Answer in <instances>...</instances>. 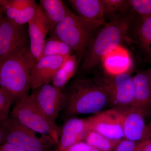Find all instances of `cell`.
Returning a JSON list of instances; mask_svg holds the SVG:
<instances>
[{"instance_id": "1", "label": "cell", "mask_w": 151, "mask_h": 151, "mask_svg": "<svg viewBox=\"0 0 151 151\" xmlns=\"http://www.w3.org/2000/svg\"><path fill=\"white\" fill-rule=\"evenodd\" d=\"M36 62L29 45L14 52L3 61L0 89L9 97L12 104L15 105L29 95L31 72Z\"/></svg>"}, {"instance_id": "2", "label": "cell", "mask_w": 151, "mask_h": 151, "mask_svg": "<svg viewBox=\"0 0 151 151\" xmlns=\"http://www.w3.org/2000/svg\"><path fill=\"white\" fill-rule=\"evenodd\" d=\"M65 93L66 100L63 110L66 116L97 114L110 104L105 87L90 79L76 80Z\"/></svg>"}, {"instance_id": "3", "label": "cell", "mask_w": 151, "mask_h": 151, "mask_svg": "<svg viewBox=\"0 0 151 151\" xmlns=\"http://www.w3.org/2000/svg\"><path fill=\"white\" fill-rule=\"evenodd\" d=\"M131 17L113 20L103 27L94 37L84 55L82 70H91L104 56L120 46L129 29Z\"/></svg>"}, {"instance_id": "4", "label": "cell", "mask_w": 151, "mask_h": 151, "mask_svg": "<svg viewBox=\"0 0 151 151\" xmlns=\"http://www.w3.org/2000/svg\"><path fill=\"white\" fill-rule=\"evenodd\" d=\"M96 29L69 9L65 18L50 31L53 32L52 37L66 44L75 52L79 61L84 57L94 39Z\"/></svg>"}, {"instance_id": "5", "label": "cell", "mask_w": 151, "mask_h": 151, "mask_svg": "<svg viewBox=\"0 0 151 151\" xmlns=\"http://www.w3.org/2000/svg\"><path fill=\"white\" fill-rule=\"evenodd\" d=\"M3 143L20 147L27 151H57L58 145L50 137L38 134L10 116L0 123Z\"/></svg>"}, {"instance_id": "6", "label": "cell", "mask_w": 151, "mask_h": 151, "mask_svg": "<svg viewBox=\"0 0 151 151\" xmlns=\"http://www.w3.org/2000/svg\"><path fill=\"white\" fill-rule=\"evenodd\" d=\"M14 105L10 117L38 134L49 136L58 145L61 130L41 111L30 94Z\"/></svg>"}, {"instance_id": "7", "label": "cell", "mask_w": 151, "mask_h": 151, "mask_svg": "<svg viewBox=\"0 0 151 151\" xmlns=\"http://www.w3.org/2000/svg\"><path fill=\"white\" fill-rule=\"evenodd\" d=\"M102 84L108 92L113 108L122 109L133 106L134 84L133 77L128 72L111 76Z\"/></svg>"}, {"instance_id": "8", "label": "cell", "mask_w": 151, "mask_h": 151, "mask_svg": "<svg viewBox=\"0 0 151 151\" xmlns=\"http://www.w3.org/2000/svg\"><path fill=\"white\" fill-rule=\"evenodd\" d=\"M33 91L30 95L36 105L49 119L55 122L65 107V92L50 84H44Z\"/></svg>"}, {"instance_id": "9", "label": "cell", "mask_w": 151, "mask_h": 151, "mask_svg": "<svg viewBox=\"0 0 151 151\" xmlns=\"http://www.w3.org/2000/svg\"><path fill=\"white\" fill-rule=\"evenodd\" d=\"M29 45L23 25L15 24L5 16L0 23V62L19 49Z\"/></svg>"}, {"instance_id": "10", "label": "cell", "mask_w": 151, "mask_h": 151, "mask_svg": "<svg viewBox=\"0 0 151 151\" xmlns=\"http://www.w3.org/2000/svg\"><path fill=\"white\" fill-rule=\"evenodd\" d=\"M122 116L124 139L139 142L150 139L151 130L146 125L145 117L134 106L118 109Z\"/></svg>"}, {"instance_id": "11", "label": "cell", "mask_w": 151, "mask_h": 151, "mask_svg": "<svg viewBox=\"0 0 151 151\" xmlns=\"http://www.w3.org/2000/svg\"><path fill=\"white\" fill-rule=\"evenodd\" d=\"M88 119L91 130L112 139H124L122 116L119 109L112 108L101 111Z\"/></svg>"}, {"instance_id": "12", "label": "cell", "mask_w": 151, "mask_h": 151, "mask_svg": "<svg viewBox=\"0 0 151 151\" xmlns=\"http://www.w3.org/2000/svg\"><path fill=\"white\" fill-rule=\"evenodd\" d=\"M28 25L30 49L37 62L41 58L45 37L51 26L48 17L40 6Z\"/></svg>"}, {"instance_id": "13", "label": "cell", "mask_w": 151, "mask_h": 151, "mask_svg": "<svg viewBox=\"0 0 151 151\" xmlns=\"http://www.w3.org/2000/svg\"><path fill=\"white\" fill-rule=\"evenodd\" d=\"M70 56L52 55L42 58L32 69L31 89L34 90L44 84H50L57 72Z\"/></svg>"}, {"instance_id": "14", "label": "cell", "mask_w": 151, "mask_h": 151, "mask_svg": "<svg viewBox=\"0 0 151 151\" xmlns=\"http://www.w3.org/2000/svg\"><path fill=\"white\" fill-rule=\"evenodd\" d=\"M78 16L96 28L107 24L102 0H69L68 1Z\"/></svg>"}, {"instance_id": "15", "label": "cell", "mask_w": 151, "mask_h": 151, "mask_svg": "<svg viewBox=\"0 0 151 151\" xmlns=\"http://www.w3.org/2000/svg\"><path fill=\"white\" fill-rule=\"evenodd\" d=\"M91 130L88 118H70L66 121L60 130L58 150H63L84 141L87 133Z\"/></svg>"}, {"instance_id": "16", "label": "cell", "mask_w": 151, "mask_h": 151, "mask_svg": "<svg viewBox=\"0 0 151 151\" xmlns=\"http://www.w3.org/2000/svg\"><path fill=\"white\" fill-rule=\"evenodd\" d=\"M135 86L133 106L144 114L151 116V86L148 70L139 72L133 77Z\"/></svg>"}, {"instance_id": "17", "label": "cell", "mask_w": 151, "mask_h": 151, "mask_svg": "<svg viewBox=\"0 0 151 151\" xmlns=\"http://www.w3.org/2000/svg\"><path fill=\"white\" fill-rule=\"evenodd\" d=\"M101 61L105 71L111 76L128 72L132 65L130 55L121 46L104 56Z\"/></svg>"}, {"instance_id": "18", "label": "cell", "mask_w": 151, "mask_h": 151, "mask_svg": "<svg viewBox=\"0 0 151 151\" xmlns=\"http://www.w3.org/2000/svg\"><path fill=\"white\" fill-rule=\"evenodd\" d=\"M40 6L45 12L51 23V29L65 18L69 9L61 0H41Z\"/></svg>"}, {"instance_id": "19", "label": "cell", "mask_w": 151, "mask_h": 151, "mask_svg": "<svg viewBox=\"0 0 151 151\" xmlns=\"http://www.w3.org/2000/svg\"><path fill=\"white\" fill-rule=\"evenodd\" d=\"M78 63L76 55H71L57 72L52 81V84L62 89L76 73Z\"/></svg>"}, {"instance_id": "20", "label": "cell", "mask_w": 151, "mask_h": 151, "mask_svg": "<svg viewBox=\"0 0 151 151\" xmlns=\"http://www.w3.org/2000/svg\"><path fill=\"white\" fill-rule=\"evenodd\" d=\"M4 9L5 17L9 20L15 24L23 25L29 22L34 16L39 6L36 3L20 11H17L6 6H1Z\"/></svg>"}, {"instance_id": "21", "label": "cell", "mask_w": 151, "mask_h": 151, "mask_svg": "<svg viewBox=\"0 0 151 151\" xmlns=\"http://www.w3.org/2000/svg\"><path fill=\"white\" fill-rule=\"evenodd\" d=\"M102 1L104 6L105 19L108 18L111 21L129 15L128 12L131 8L128 0H102Z\"/></svg>"}, {"instance_id": "22", "label": "cell", "mask_w": 151, "mask_h": 151, "mask_svg": "<svg viewBox=\"0 0 151 151\" xmlns=\"http://www.w3.org/2000/svg\"><path fill=\"white\" fill-rule=\"evenodd\" d=\"M122 140L109 139L92 130L87 133L84 139L92 148L100 151L114 150Z\"/></svg>"}, {"instance_id": "23", "label": "cell", "mask_w": 151, "mask_h": 151, "mask_svg": "<svg viewBox=\"0 0 151 151\" xmlns=\"http://www.w3.org/2000/svg\"><path fill=\"white\" fill-rule=\"evenodd\" d=\"M137 35L141 49L151 60V17H140Z\"/></svg>"}, {"instance_id": "24", "label": "cell", "mask_w": 151, "mask_h": 151, "mask_svg": "<svg viewBox=\"0 0 151 151\" xmlns=\"http://www.w3.org/2000/svg\"><path fill=\"white\" fill-rule=\"evenodd\" d=\"M71 50L72 49L66 44L52 37L45 41L41 58L52 55L70 56Z\"/></svg>"}, {"instance_id": "25", "label": "cell", "mask_w": 151, "mask_h": 151, "mask_svg": "<svg viewBox=\"0 0 151 151\" xmlns=\"http://www.w3.org/2000/svg\"><path fill=\"white\" fill-rule=\"evenodd\" d=\"M131 9L140 17H151V0H128Z\"/></svg>"}, {"instance_id": "26", "label": "cell", "mask_w": 151, "mask_h": 151, "mask_svg": "<svg viewBox=\"0 0 151 151\" xmlns=\"http://www.w3.org/2000/svg\"><path fill=\"white\" fill-rule=\"evenodd\" d=\"M12 105V104L9 97L0 89V123L9 116Z\"/></svg>"}, {"instance_id": "27", "label": "cell", "mask_w": 151, "mask_h": 151, "mask_svg": "<svg viewBox=\"0 0 151 151\" xmlns=\"http://www.w3.org/2000/svg\"><path fill=\"white\" fill-rule=\"evenodd\" d=\"M138 143L124 139L120 142L114 151H135Z\"/></svg>"}, {"instance_id": "28", "label": "cell", "mask_w": 151, "mask_h": 151, "mask_svg": "<svg viewBox=\"0 0 151 151\" xmlns=\"http://www.w3.org/2000/svg\"><path fill=\"white\" fill-rule=\"evenodd\" d=\"M93 149L85 141H83L63 150H57V151H92Z\"/></svg>"}, {"instance_id": "29", "label": "cell", "mask_w": 151, "mask_h": 151, "mask_svg": "<svg viewBox=\"0 0 151 151\" xmlns=\"http://www.w3.org/2000/svg\"><path fill=\"white\" fill-rule=\"evenodd\" d=\"M135 151H151V139L138 142Z\"/></svg>"}, {"instance_id": "30", "label": "cell", "mask_w": 151, "mask_h": 151, "mask_svg": "<svg viewBox=\"0 0 151 151\" xmlns=\"http://www.w3.org/2000/svg\"><path fill=\"white\" fill-rule=\"evenodd\" d=\"M0 151H27L18 146L9 144L3 143L0 145Z\"/></svg>"}, {"instance_id": "31", "label": "cell", "mask_w": 151, "mask_h": 151, "mask_svg": "<svg viewBox=\"0 0 151 151\" xmlns=\"http://www.w3.org/2000/svg\"><path fill=\"white\" fill-rule=\"evenodd\" d=\"M4 9H3L0 6V23H1L3 17H4Z\"/></svg>"}, {"instance_id": "32", "label": "cell", "mask_w": 151, "mask_h": 151, "mask_svg": "<svg viewBox=\"0 0 151 151\" xmlns=\"http://www.w3.org/2000/svg\"><path fill=\"white\" fill-rule=\"evenodd\" d=\"M3 144V135L1 129V126H0V145Z\"/></svg>"}, {"instance_id": "33", "label": "cell", "mask_w": 151, "mask_h": 151, "mask_svg": "<svg viewBox=\"0 0 151 151\" xmlns=\"http://www.w3.org/2000/svg\"><path fill=\"white\" fill-rule=\"evenodd\" d=\"M149 77H150V82L151 86V66L150 68L148 70Z\"/></svg>"}, {"instance_id": "34", "label": "cell", "mask_w": 151, "mask_h": 151, "mask_svg": "<svg viewBox=\"0 0 151 151\" xmlns=\"http://www.w3.org/2000/svg\"><path fill=\"white\" fill-rule=\"evenodd\" d=\"M3 63L0 62V79H1V67L2 64Z\"/></svg>"}, {"instance_id": "35", "label": "cell", "mask_w": 151, "mask_h": 151, "mask_svg": "<svg viewBox=\"0 0 151 151\" xmlns=\"http://www.w3.org/2000/svg\"><path fill=\"white\" fill-rule=\"evenodd\" d=\"M92 151H100L99 150H96V149H93Z\"/></svg>"}]
</instances>
